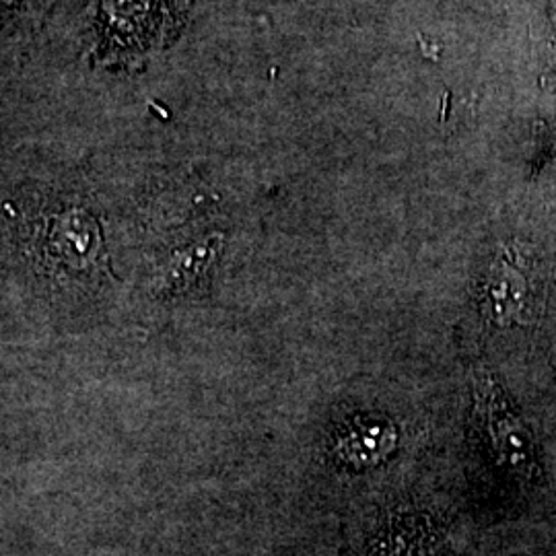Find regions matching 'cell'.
Wrapping results in <instances>:
<instances>
[{"label": "cell", "instance_id": "obj_1", "mask_svg": "<svg viewBox=\"0 0 556 556\" xmlns=\"http://www.w3.org/2000/svg\"><path fill=\"white\" fill-rule=\"evenodd\" d=\"M475 413L480 433L501 468L534 482L540 478L536 441L491 371L475 376Z\"/></svg>", "mask_w": 556, "mask_h": 556}, {"label": "cell", "instance_id": "obj_4", "mask_svg": "<svg viewBox=\"0 0 556 556\" xmlns=\"http://www.w3.org/2000/svg\"><path fill=\"white\" fill-rule=\"evenodd\" d=\"M400 433L390 418L361 415L346 418L332 438V452L340 464L355 470L374 468L396 454Z\"/></svg>", "mask_w": 556, "mask_h": 556}, {"label": "cell", "instance_id": "obj_3", "mask_svg": "<svg viewBox=\"0 0 556 556\" xmlns=\"http://www.w3.org/2000/svg\"><path fill=\"white\" fill-rule=\"evenodd\" d=\"M536 298L528 262L517 252H503L482 280L480 309L498 328H514L532 318Z\"/></svg>", "mask_w": 556, "mask_h": 556}, {"label": "cell", "instance_id": "obj_6", "mask_svg": "<svg viewBox=\"0 0 556 556\" xmlns=\"http://www.w3.org/2000/svg\"><path fill=\"white\" fill-rule=\"evenodd\" d=\"M219 250V238H206L194 241L192 245L179 250L176 256H172L167 268V282L169 287H184L192 282L194 278L206 273L215 254Z\"/></svg>", "mask_w": 556, "mask_h": 556}, {"label": "cell", "instance_id": "obj_5", "mask_svg": "<svg viewBox=\"0 0 556 556\" xmlns=\"http://www.w3.org/2000/svg\"><path fill=\"white\" fill-rule=\"evenodd\" d=\"M435 546L433 530L415 517H402L388 523L369 556H431Z\"/></svg>", "mask_w": 556, "mask_h": 556}, {"label": "cell", "instance_id": "obj_2", "mask_svg": "<svg viewBox=\"0 0 556 556\" xmlns=\"http://www.w3.org/2000/svg\"><path fill=\"white\" fill-rule=\"evenodd\" d=\"M43 266L64 277H87L100 258V225L79 206L52 211L36 236Z\"/></svg>", "mask_w": 556, "mask_h": 556}]
</instances>
